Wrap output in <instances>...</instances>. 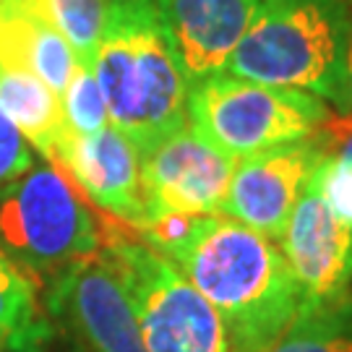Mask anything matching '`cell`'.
Here are the masks:
<instances>
[{"mask_svg":"<svg viewBox=\"0 0 352 352\" xmlns=\"http://www.w3.org/2000/svg\"><path fill=\"white\" fill-rule=\"evenodd\" d=\"M0 65L29 71L60 97L78 65V58L63 34L42 16L3 0Z\"/></svg>","mask_w":352,"mask_h":352,"instance_id":"4fadbf2b","label":"cell"},{"mask_svg":"<svg viewBox=\"0 0 352 352\" xmlns=\"http://www.w3.org/2000/svg\"><path fill=\"white\" fill-rule=\"evenodd\" d=\"M6 3H11V0H6Z\"/></svg>","mask_w":352,"mask_h":352,"instance_id":"cb8c5ba5","label":"cell"},{"mask_svg":"<svg viewBox=\"0 0 352 352\" xmlns=\"http://www.w3.org/2000/svg\"><path fill=\"white\" fill-rule=\"evenodd\" d=\"M0 13H3V0H0Z\"/></svg>","mask_w":352,"mask_h":352,"instance_id":"603a6c76","label":"cell"},{"mask_svg":"<svg viewBox=\"0 0 352 352\" xmlns=\"http://www.w3.org/2000/svg\"><path fill=\"white\" fill-rule=\"evenodd\" d=\"M350 13L347 0H266L222 74L329 100Z\"/></svg>","mask_w":352,"mask_h":352,"instance_id":"277c9868","label":"cell"},{"mask_svg":"<svg viewBox=\"0 0 352 352\" xmlns=\"http://www.w3.org/2000/svg\"><path fill=\"white\" fill-rule=\"evenodd\" d=\"M47 308L87 352H146L126 287L100 256L55 274Z\"/></svg>","mask_w":352,"mask_h":352,"instance_id":"ba28073f","label":"cell"},{"mask_svg":"<svg viewBox=\"0 0 352 352\" xmlns=\"http://www.w3.org/2000/svg\"><path fill=\"white\" fill-rule=\"evenodd\" d=\"M60 104H63L65 126L76 136H89V133H97L104 126H110L107 104H104V97H102V89L97 84V76H94L91 65H76L68 87L60 94Z\"/></svg>","mask_w":352,"mask_h":352,"instance_id":"ac0fdd59","label":"cell"},{"mask_svg":"<svg viewBox=\"0 0 352 352\" xmlns=\"http://www.w3.org/2000/svg\"><path fill=\"white\" fill-rule=\"evenodd\" d=\"M321 160L311 136L240 160L219 214L279 243Z\"/></svg>","mask_w":352,"mask_h":352,"instance_id":"9c48e42d","label":"cell"},{"mask_svg":"<svg viewBox=\"0 0 352 352\" xmlns=\"http://www.w3.org/2000/svg\"><path fill=\"white\" fill-rule=\"evenodd\" d=\"M52 24L76 52L78 63H94L113 0H11Z\"/></svg>","mask_w":352,"mask_h":352,"instance_id":"e0dca14e","label":"cell"},{"mask_svg":"<svg viewBox=\"0 0 352 352\" xmlns=\"http://www.w3.org/2000/svg\"><path fill=\"white\" fill-rule=\"evenodd\" d=\"M314 183L321 190L331 214L352 230V160L347 157H324L316 167Z\"/></svg>","mask_w":352,"mask_h":352,"instance_id":"d6986e66","label":"cell"},{"mask_svg":"<svg viewBox=\"0 0 352 352\" xmlns=\"http://www.w3.org/2000/svg\"><path fill=\"white\" fill-rule=\"evenodd\" d=\"M91 68L110 126L139 154L188 123L190 81L164 34L157 0H113Z\"/></svg>","mask_w":352,"mask_h":352,"instance_id":"7a4b0ae2","label":"cell"},{"mask_svg":"<svg viewBox=\"0 0 352 352\" xmlns=\"http://www.w3.org/2000/svg\"><path fill=\"white\" fill-rule=\"evenodd\" d=\"M118 225L60 164H34L0 190V251L34 274L94 258Z\"/></svg>","mask_w":352,"mask_h":352,"instance_id":"3957f363","label":"cell"},{"mask_svg":"<svg viewBox=\"0 0 352 352\" xmlns=\"http://www.w3.org/2000/svg\"><path fill=\"white\" fill-rule=\"evenodd\" d=\"M0 110L24 133L45 162H55V149L68 133L60 97L37 76L0 65Z\"/></svg>","mask_w":352,"mask_h":352,"instance_id":"5bb4252c","label":"cell"},{"mask_svg":"<svg viewBox=\"0 0 352 352\" xmlns=\"http://www.w3.org/2000/svg\"><path fill=\"white\" fill-rule=\"evenodd\" d=\"M50 337L29 272L0 251V352H42Z\"/></svg>","mask_w":352,"mask_h":352,"instance_id":"9a60e30c","label":"cell"},{"mask_svg":"<svg viewBox=\"0 0 352 352\" xmlns=\"http://www.w3.org/2000/svg\"><path fill=\"white\" fill-rule=\"evenodd\" d=\"M329 102L334 104V113L352 115V13L347 32H344V42H342L340 65H337V74H334Z\"/></svg>","mask_w":352,"mask_h":352,"instance_id":"7402d4cb","label":"cell"},{"mask_svg":"<svg viewBox=\"0 0 352 352\" xmlns=\"http://www.w3.org/2000/svg\"><path fill=\"white\" fill-rule=\"evenodd\" d=\"M269 352H352V292L300 314Z\"/></svg>","mask_w":352,"mask_h":352,"instance_id":"2e32d148","label":"cell"},{"mask_svg":"<svg viewBox=\"0 0 352 352\" xmlns=\"http://www.w3.org/2000/svg\"><path fill=\"white\" fill-rule=\"evenodd\" d=\"M167 261L212 302L230 352H269L300 314V287L279 245L227 217H199Z\"/></svg>","mask_w":352,"mask_h":352,"instance_id":"6da1fadb","label":"cell"},{"mask_svg":"<svg viewBox=\"0 0 352 352\" xmlns=\"http://www.w3.org/2000/svg\"><path fill=\"white\" fill-rule=\"evenodd\" d=\"M34 164L37 157L32 144L24 139V133L16 128L11 118L0 110V190Z\"/></svg>","mask_w":352,"mask_h":352,"instance_id":"ffe728a7","label":"cell"},{"mask_svg":"<svg viewBox=\"0 0 352 352\" xmlns=\"http://www.w3.org/2000/svg\"><path fill=\"white\" fill-rule=\"evenodd\" d=\"M311 139L318 144L324 157H347L352 160V115L331 113L311 131Z\"/></svg>","mask_w":352,"mask_h":352,"instance_id":"44dd1931","label":"cell"},{"mask_svg":"<svg viewBox=\"0 0 352 352\" xmlns=\"http://www.w3.org/2000/svg\"><path fill=\"white\" fill-rule=\"evenodd\" d=\"M97 256L126 287L146 352H230L212 302L139 230L120 222Z\"/></svg>","mask_w":352,"mask_h":352,"instance_id":"5b68a950","label":"cell"},{"mask_svg":"<svg viewBox=\"0 0 352 352\" xmlns=\"http://www.w3.org/2000/svg\"><path fill=\"white\" fill-rule=\"evenodd\" d=\"M327 115V102L316 94L230 74L193 81L188 91L190 128L235 160L305 139Z\"/></svg>","mask_w":352,"mask_h":352,"instance_id":"8992f818","label":"cell"},{"mask_svg":"<svg viewBox=\"0 0 352 352\" xmlns=\"http://www.w3.org/2000/svg\"><path fill=\"white\" fill-rule=\"evenodd\" d=\"M279 251L300 287L302 305H324L350 292L352 230L331 214L314 177L279 238Z\"/></svg>","mask_w":352,"mask_h":352,"instance_id":"30bf717a","label":"cell"},{"mask_svg":"<svg viewBox=\"0 0 352 352\" xmlns=\"http://www.w3.org/2000/svg\"><path fill=\"white\" fill-rule=\"evenodd\" d=\"M266 0H157L164 34L188 81L225 71Z\"/></svg>","mask_w":352,"mask_h":352,"instance_id":"7c38bea8","label":"cell"},{"mask_svg":"<svg viewBox=\"0 0 352 352\" xmlns=\"http://www.w3.org/2000/svg\"><path fill=\"white\" fill-rule=\"evenodd\" d=\"M52 164H60L104 214L133 230L146 222L141 154L118 128L104 126L89 136L68 131L55 149Z\"/></svg>","mask_w":352,"mask_h":352,"instance_id":"8fae6325","label":"cell"},{"mask_svg":"<svg viewBox=\"0 0 352 352\" xmlns=\"http://www.w3.org/2000/svg\"><path fill=\"white\" fill-rule=\"evenodd\" d=\"M238 162L199 136L190 123L177 128L141 154L146 222L164 214H219Z\"/></svg>","mask_w":352,"mask_h":352,"instance_id":"52a82bcc","label":"cell"}]
</instances>
